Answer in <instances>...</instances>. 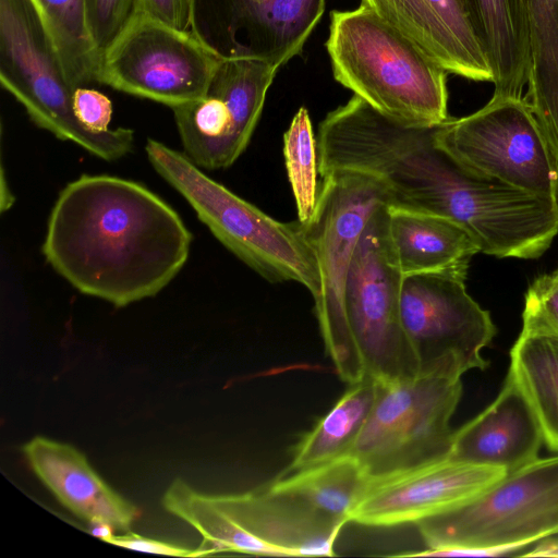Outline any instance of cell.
<instances>
[{"instance_id": "22", "label": "cell", "mask_w": 558, "mask_h": 558, "mask_svg": "<svg viewBox=\"0 0 558 558\" xmlns=\"http://www.w3.org/2000/svg\"><path fill=\"white\" fill-rule=\"evenodd\" d=\"M531 37L529 101L558 168V0H525Z\"/></svg>"}, {"instance_id": "12", "label": "cell", "mask_w": 558, "mask_h": 558, "mask_svg": "<svg viewBox=\"0 0 558 558\" xmlns=\"http://www.w3.org/2000/svg\"><path fill=\"white\" fill-rule=\"evenodd\" d=\"M279 68L260 59H225L203 97L171 108L183 154L205 170L233 165L251 141Z\"/></svg>"}, {"instance_id": "29", "label": "cell", "mask_w": 558, "mask_h": 558, "mask_svg": "<svg viewBox=\"0 0 558 558\" xmlns=\"http://www.w3.org/2000/svg\"><path fill=\"white\" fill-rule=\"evenodd\" d=\"M73 109L77 120L94 132L108 131L112 117V102L101 92L80 86L73 93Z\"/></svg>"}, {"instance_id": "11", "label": "cell", "mask_w": 558, "mask_h": 558, "mask_svg": "<svg viewBox=\"0 0 558 558\" xmlns=\"http://www.w3.org/2000/svg\"><path fill=\"white\" fill-rule=\"evenodd\" d=\"M225 59L195 32L141 12L101 54L97 82L173 108L203 97Z\"/></svg>"}, {"instance_id": "15", "label": "cell", "mask_w": 558, "mask_h": 558, "mask_svg": "<svg viewBox=\"0 0 558 558\" xmlns=\"http://www.w3.org/2000/svg\"><path fill=\"white\" fill-rule=\"evenodd\" d=\"M447 73L492 82L493 71L460 0H362Z\"/></svg>"}, {"instance_id": "25", "label": "cell", "mask_w": 558, "mask_h": 558, "mask_svg": "<svg viewBox=\"0 0 558 558\" xmlns=\"http://www.w3.org/2000/svg\"><path fill=\"white\" fill-rule=\"evenodd\" d=\"M163 508L194 527L214 553L231 551L257 556L278 553L242 529L222 511L211 496L197 492L181 478L174 480L162 497Z\"/></svg>"}, {"instance_id": "28", "label": "cell", "mask_w": 558, "mask_h": 558, "mask_svg": "<svg viewBox=\"0 0 558 558\" xmlns=\"http://www.w3.org/2000/svg\"><path fill=\"white\" fill-rule=\"evenodd\" d=\"M141 12V0H85L87 29L99 60Z\"/></svg>"}, {"instance_id": "35", "label": "cell", "mask_w": 558, "mask_h": 558, "mask_svg": "<svg viewBox=\"0 0 558 558\" xmlns=\"http://www.w3.org/2000/svg\"><path fill=\"white\" fill-rule=\"evenodd\" d=\"M554 275L558 278V269L554 272Z\"/></svg>"}, {"instance_id": "17", "label": "cell", "mask_w": 558, "mask_h": 558, "mask_svg": "<svg viewBox=\"0 0 558 558\" xmlns=\"http://www.w3.org/2000/svg\"><path fill=\"white\" fill-rule=\"evenodd\" d=\"M27 464L76 518L94 526L128 532L140 509L117 493L72 445L35 436L22 446Z\"/></svg>"}, {"instance_id": "33", "label": "cell", "mask_w": 558, "mask_h": 558, "mask_svg": "<svg viewBox=\"0 0 558 558\" xmlns=\"http://www.w3.org/2000/svg\"><path fill=\"white\" fill-rule=\"evenodd\" d=\"M524 557H558V538L538 542V544L527 553L522 554Z\"/></svg>"}, {"instance_id": "9", "label": "cell", "mask_w": 558, "mask_h": 558, "mask_svg": "<svg viewBox=\"0 0 558 558\" xmlns=\"http://www.w3.org/2000/svg\"><path fill=\"white\" fill-rule=\"evenodd\" d=\"M438 145L472 173L558 201V168L525 97L497 96L477 111L449 118Z\"/></svg>"}, {"instance_id": "23", "label": "cell", "mask_w": 558, "mask_h": 558, "mask_svg": "<svg viewBox=\"0 0 558 558\" xmlns=\"http://www.w3.org/2000/svg\"><path fill=\"white\" fill-rule=\"evenodd\" d=\"M376 381L369 378L350 385L293 449L286 472L298 471L351 456L374 405Z\"/></svg>"}, {"instance_id": "32", "label": "cell", "mask_w": 558, "mask_h": 558, "mask_svg": "<svg viewBox=\"0 0 558 558\" xmlns=\"http://www.w3.org/2000/svg\"><path fill=\"white\" fill-rule=\"evenodd\" d=\"M543 316L558 329V278L553 275L537 277L527 292Z\"/></svg>"}, {"instance_id": "30", "label": "cell", "mask_w": 558, "mask_h": 558, "mask_svg": "<svg viewBox=\"0 0 558 558\" xmlns=\"http://www.w3.org/2000/svg\"><path fill=\"white\" fill-rule=\"evenodd\" d=\"M109 544L123 547L126 549L175 556V557H204L215 554L211 548L202 544L198 548H187L166 541L145 537L133 532H125L123 534L111 533L101 538Z\"/></svg>"}, {"instance_id": "4", "label": "cell", "mask_w": 558, "mask_h": 558, "mask_svg": "<svg viewBox=\"0 0 558 558\" xmlns=\"http://www.w3.org/2000/svg\"><path fill=\"white\" fill-rule=\"evenodd\" d=\"M0 82L36 125L58 138L72 141L107 161L133 149V130L94 132L77 120L75 88L29 0H0Z\"/></svg>"}, {"instance_id": "13", "label": "cell", "mask_w": 558, "mask_h": 558, "mask_svg": "<svg viewBox=\"0 0 558 558\" xmlns=\"http://www.w3.org/2000/svg\"><path fill=\"white\" fill-rule=\"evenodd\" d=\"M326 0H194L193 32L223 58L279 66L299 54Z\"/></svg>"}, {"instance_id": "10", "label": "cell", "mask_w": 558, "mask_h": 558, "mask_svg": "<svg viewBox=\"0 0 558 558\" xmlns=\"http://www.w3.org/2000/svg\"><path fill=\"white\" fill-rule=\"evenodd\" d=\"M469 263L442 270L403 276L400 314L414 351L418 375L461 378L485 369L482 350L497 329L489 312L468 293Z\"/></svg>"}, {"instance_id": "34", "label": "cell", "mask_w": 558, "mask_h": 558, "mask_svg": "<svg viewBox=\"0 0 558 558\" xmlns=\"http://www.w3.org/2000/svg\"><path fill=\"white\" fill-rule=\"evenodd\" d=\"M3 167L1 168V211L8 210L14 203V197L7 186Z\"/></svg>"}, {"instance_id": "18", "label": "cell", "mask_w": 558, "mask_h": 558, "mask_svg": "<svg viewBox=\"0 0 558 558\" xmlns=\"http://www.w3.org/2000/svg\"><path fill=\"white\" fill-rule=\"evenodd\" d=\"M544 441L541 425L511 377L478 415L453 430L448 458L514 471L538 459Z\"/></svg>"}, {"instance_id": "5", "label": "cell", "mask_w": 558, "mask_h": 558, "mask_svg": "<svg viewBox=\"0 0 558 558\" xmlns=\"http://www.w3.org/2000/svg\"><path fill=\"white\" fill-rule=\"evenodd\" d=\"M311 219L302 223L319 268L320 291L314 311L325 349L338 376L349 385L364 379L344 314V290L359 238L373 211L390 205L385 184L356 171H336L322 178Z\"/></svg>"}, {"instance_id": "31", "label": "cell", "mask_w": 558, "mask_h": 558, "mask_svg": "<svg viewBox=\"0 0 558 558\" xmlns=\"http://www.w3.org/2000/svg\"><path fill=\"white\" fill-rule=\"evenodd\" d=\"M142 12L180 31H193L194 0H141Z\"/></svg>"}, {"instance_id": "8", "label": "cell", "mask_w": 558, "mask_h": 558, "mask_svg": "<svg viewBox=\"0 0 558 558\" xmlns=\"http://www.w3.org/2000/svg\"><path fill=\"white\" fill-rule=\"evenodd\" d=\"M461 396V378L416 375L376 381L373 409L351 456L369 477L447 458L450 420Z\"/></svg>"}, {"instance_id": "26", "label": "cell", "mask_w": 558, "mask_h": 558, "mask_svg": "<svg viewBox=\"0 0 558 558\" xmlns=\"http://www.w3.org/2000/svg\"><path fill=\"white\" fill-rule=\"evenodd\" d=\"M74 87L97 82L99 56L90 39L85 0H29Z\"/></svg>"}, {"instance_id": "16", "label": "cell", "mask_w": 558, "mask_h": 558, "mask_svg": "<svg viewBox=\"0 0 558 558\" xmlns=\"http://www.w3.org/2000/svg\"><path fill=\"white\" fill-rule=\"evenodd\" d=\"M210 496L222 511L279 557L335 555V542L344 523L293 495L267 485L241 494Z\"/></svg>"}, {"instance_id": "7", "label": "cell", "mask_w": 558, "mask_h": 558, "mask_svg": "<svg viewBox=\"0 0 558 558\" xmlns=\"http://www.w3.org/2000/svg\"><path fill=\"white\" fill-rule=\"evenodd\" d=\"M388 203L368 218L356 243L344 290V314L364 378L390 381L418 375L401 323L403 274L388 231Z\"/></svg>"}, {"instance_id": "20", "label": "cell", "mask_w": 558, "mask_h": 558, "mask_svg": "<svg viewBox=\"0 0 558 558\" xmlns=\"http://www.w3.org/2000/svg\"><path fill=\"white\" fill-rule=\"evenodd\" d=\"M489 61L497 96L522 97L531 68L525 0H460Z\"/></svg>"}, {"instance_id": "14", "label": "cell", "mask_w": 558, "mask_h": 558, "mask_svg": "<svg viewBox=\"0 0 558 558\" xmlns=\"http://www.w3.org/2000/svg\"><path fill=\"white\" fill-rule=\"evenodd\" d=\"M506 474L501 468L447 457L371 477L350 522L373 527L417 524L468 501Z\"/></svg>"}, {"instance_id": "24", "label": "cell", "mask_w": 558, "mask_h": 558, "mask_svg": "<svg viewBox=\"0 0 558 558\" xmlns=\"http://www.w3.org/2000/svg\"><path fill=\"white\" fill-rule=\"evenodd\" d=\"M371 477L352 456L286 472L268 486L293 495L342 523L363 496Z\"/></svg>"}, {"instance_id": "3", "label": "cell", "mask_w": 558, "mask_h": 558, "mask_svg": "<svg viewBox=\"0 0 558 558\" xmlns=\"http://www.w3.org/2000/svg\"><path fill=\"white\" fill-rule=\"evenodd\" d=\"M156 172L178 191L198 219L239 259L269 282L295 281L316 299L320 275L302 223L278 221L209 178L183 153L148 138Z\"/></svg>"}, {"instance_id": "6", "label": "cell", "mask_w": 558, "mask_h": 558, "mask_svg": "<svg viewBox=\"0 0 558 558\" xmlns=\"http://www.w3.org/2000/svg\"><path fill=\"white\" fill-rule=\"evenodd\" d=\"M426 549H493L513 555L558 534V454L536 459L468 501L422 520Z\"/></svg>"}, {"instance_id": "27", "label": "cell", "mask_w": 558, "mask_h": 558, "mask_svg": "<svg viewBox=\"0 0 558 558\" xmlns=\"http://www.w3.org/2000/svg\"><path fill=\"white\" fill-rule=\"evenodd\" d=\"M283 155L289 182L294 195L298 220L307 222L314 214L317 185V142L306 108L301 107L283 135Z\"/></svg>"}, {"instance_id": "1", "label": "cell", "mask_w": 558, "mask_h": 558, "mask_svg": "<svg viewBox=\"0 0 558 558\" xmlns=\"http://www.w3.org/2000/svg\"><path fill=\"white\" fill-rule=\"evenodd\" d=\"M191 243L178 213L142 183L83 174L60 192L41 251L77 291L124 307L168 286Z\"/></svg>"}, {"instance_id": "2", "label": "cell", "mask_w": 558, "mask_h": 558, "mask_svg": "<svg viewBox=\"0 0 558 558\" xmlns=\"http://www.w3.org/2000/svg\"><path fill=\"white\" fill-rule=\"evenodd\" d=\"M326 48L335 80L398 121H447V72L366 4L332 11Z\"/></svg>"}, {"instance_id": "19", "label": "cell", "mask_w": 558, "mask_h": 558, "mask_svg": "<svg viewBox=\"0 0 558 558\" xmlns=\"http://www.w3.org/2000/svg\"><path fill=\"white\" fill-rule=\"evenodd\" d=\"M522 330L510 351L508 376L526 398L545 444L558 451V329L525 294Z\"/></svg>"}, {"instance_id": "21", "label": "cell", "mask_w": 558, "mask_h": 558, "mask_svg": "<svg viewBox=\"0 0 558 558\" xmlns=\"http://www.w3.org/2000/svg\"><path fill=\"white\" fill-rule=\"evenodd\" d=\"M388 231L403 276L470 263L481 252L462 226L436 214L389 205Z\"/></svg>"}]
</instances>
